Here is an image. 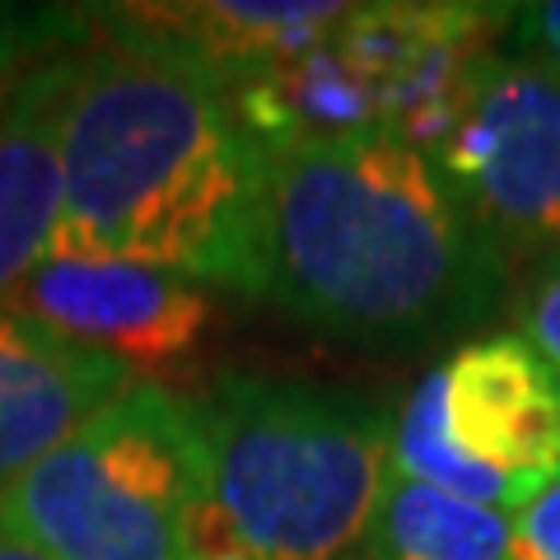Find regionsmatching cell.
<instances>
[{"mask_svg": "<svg viewBox=\"0 0 560 560\" xmlns=\"http://www.w3.org/2000/svg\"><path fill=\"white\" fill-rule=\"evenodd\" d=\"M350 5L327 0H197V5H113L108 24L183 51L230 90L267 80L323 47Z\"/></svg>", "mask_w": 560, "mask_h": 560, "instance_id": "30bf717a", "label": "cell"}, {"mask_svg": "<svg viewBox=\"0 0 560 560\" xmlns=\"http://www.w3.org/2000/svg\"><path fill=\"white\" fill-rule=\"evenodd\" d=\"M444 370L453 448L495 477L533 490L560 471V378L518 331L467 341Z\"/></svg>", "mask_w": 560, "mask_h": 560, "instance_id": "52a82bcc", "label": "cell"}, {"mask_svg": "<svg viewBox=\"0 0 560 560\" xmlns=\"http://www.w3.org/2000/svg\"><path fill=\"white\" fill-rule=\"evenodd\" d=\"M430 160L504 261L560 257L556 70L510 51H486Z\"/></svg>", "mask_w": 560, "mask_h": 560, "instance_id": "5b68a950", "label": "cell"}, {"mask_svg": "<svg viewBox=\"0 0 560 560\" xmlns=\"http://www.w3.org/2000/svg\"><path fill=\"white\" fill-rule=\"evenodd\" d=\"M90 20L75 10H0V61H28L38 51L80 43Z\"/></svg>", "mask_w": 560, "mask_h": 560, "instance_id": "4fadbf2b", "label": "cell"}, {"mask_svg": "<svg viewBox=\"0 0 560 560\" xmlns=\"http://www.w3.org/2000/svg\"><path fill=\"white\" fill-rule=\"evenodd\" d=\"M518 337L528 341L560 378V257L547 261L518 304Z\"/></svg>", "mask_w": 560, "mask_h": 560, "instance_id": "5bb4252c", "label": "cell"}, {"mask_svg": "<svg viewBox=\"0 0 560 560\" xmlns=\"http://www.w3.org/2000/svg\"><path fill=\"white\" fill-rule=\"evenodd\" d=\"M267 150L257 300L341 341H434L500 304L510 261L425 150L397 136Z\"/></svg>", "mask_w": 560, "mask_h": 560, "instance_id": "7a4b0ae2", "label": "cell"}, {"mask_svg": "<svg viewBox=\"0 0 560 560\" xmlns=\"http://www.w3.org/2000/svg\"><path fill=\"white\" fill-rule=\"evenodd\" d=\"M38 57H43V51H38ZM28 61H33V57H28ZM20 66H24V61H0V84H5V80L14 75V70H20Z\"/></svg>", "mask_w": 560, "mask_h": 560, "instance_id": "ac0fdd59", "label": "cell"}, {"mask_svg": "<svg viewBox=\"0 0 560 560\" xmlns=\"http://www.w3.org/2000/svg\"><path fill=\"white\" fill-rule=\"evenodd\" d=\"M393 471L411 481H425L434 490H448V495L490 504V510L518 514L528 504V490H518L514 481H504L477 463H467L453 448L448 425H444V370H430L393 411Z\"/></svg>", "mask_w": 560, "mask_h": 560, "instance_id": "7c38bea8", "label": "cell"}, {"mask_svg": "<svg viewBox=\"0 0 560 560\" xmlns=\"http://www.w3.org/2000/svg\"><path fill=\"white\" fill-rule=\"evenodd\" d=\"M267 160L220 75L98 14L70 90L47 261H136L257 300Z\"/></svg>", "mask_w": 560, "mask_h": 560, "instance_id": "6da1fadb", "label": "cell"}, {"mask_svg": "<svg viewBox=\"0 0 560 560\" xmlns=\"http://www.w3.org/2000/svg\"><path fill=\"white\" fill-rule=\"evenodd\" d=\"M0 560H47V556H38L33 547H24V541H14V537L0 533Z\"/></svg>", "mask_w": 560, "mask_h": 560, "instance_id": "e0dca14e", "label": "cell"}, {"mask_svg": "<svg viewBox=\"0 0 560 560\" xmlns=\"http://www.w3.org/2000/svg\"><path fill=\"white\" fill-rule=\"evenodd\" d=\"M510 510H490L388 471L350 560H510Z\"/></svg>", "mask_w": 560, "mask_h": 560, "instance_id": "8fae6325", "label": "cell"}, {"mask_svg": "<svg viewBox=\"0 0 560 560\" xmlns=\"http://www.w3.org/2000/svg\"><path fill=\"white\" fill-rule=\"evenodd\" d=\"M510 560H560V471L541 481L514 514Z\"/></svg>", "mask_w": 560, "mask_h": 560, "instance_id": "9a60e30c", "label": "cell"}, {"mask_svg": "<svg viewBox=\"0 0 560 560\" xmlns=\"http://www.w3.org/2000/svg\"><path fill=\"white\" fill-rule=\"evenodd\" d=\"M121 360L66 331L0 313V490L136 388Z\"/></svg>", "mask_w": 560, "mask_h": 560, "instance_id": "ba28073f", "label": "cell"}, {"mask_svg": "<svg viewBox=\"0 0 560 560\" xmlns=\"http://www.w3.org/2000/svg\"><path fill=\"white\" fill-rule=\"evenodd\" d=\"M210 467L206 560L355 556L393 471V411L308 378L230 374L197 401Z\"/></svg>", "mask_w": 560, "mask_h": 560, "instance_id": "3957f363", "label": "cell"}, {"mask_svg": "<svg viewBox=\"0 0 560 560\" xmlns=\"http://www.w3.org/2000/svg\"><path fill=\"white\" fill-rule=\"evenodd\" d=\"M504 33L514 38L523 61H537L560 75V0H537V5H514Z\"/></svg>", "mask_w": 560, "mask_h": 560, "instance_id": "2e32d148", "label": "cell"}, {"mask_svg": "<svg viewBox=\"0 0 560 560\" xmlns=\"http://www.w3.org/2000/svg\"><path fill=\"white\" fill-rule=\"evenodd\" d=\"M0 313L47 323L140 374L183 370L210 331V294L191 276L136 267V261H43Z\"/></svg>", "mask_w": 560, "mask_h": 560, "instance_id": "8992f818", "label": "cell"}, {"mask_svg": "<svg viewBox=\"0 0 560 560\" xmlns=\"http://www.w3.org/2000/svg\"><path fill=\"white\" fill-rule=\"evenodd\" d=\"M80 43L24 61L0 84V294L43 267L61 215V136Z\"/></svg>", "mask_w": 560, "mask_h": 560, "instance_id": "9c48e42d", "label": "cell"}, {"mask_svg": "<svg viewBox=\"0 0 560 560\" xmlns=\"http://www.w3.org/2000/svg\"><path fill=\"white\" fill-rule=\"evenodd\" d=\"M0 533L47 560H206L210 467L197 401L140 378L0 490Z\"/></svg>", "mask_w": 560, "mask_h": 560, "instance_id": "277c9868", "label": "cell"}]
</instances>
